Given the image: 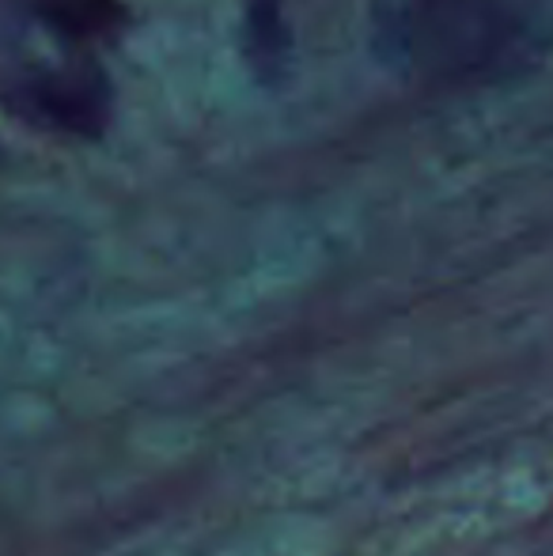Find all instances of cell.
<instances>
[{"label":"cell","instance_id":"cell-2","mask_svg":"<svg viewBox=\"0 0 553 556\" xmlns=\"http://www.w3.org/2000/svg\"><path fill=\"white\" fill-rule=\"evenodd\" d=\"M4 99L38 129L76 132V137H99L111 117V88L91 61H65L15 76L4 88Z\"/></svg>","mask_w":553,"mask_h":556},{"label":"cell","instance_id":"cell-1","mask_svg":"<svg viewBox=\"0 0 553 556\" xmlns=\"http://www.w3.org/2000/svg\"><path fill=\"white\" fill-rule=\"evenodd\" d=\"M376 53L420 84H493L535 68L553 46L542 0H376Z\"/></svg>","mask_w":553,"mask_h":556},{"label":"cell","instance_id":"cell-3","mask_svg":"<svg viewBox=\"0 0 553 556\" xmlns=\"http://www.w3.org/2000/svg\"><path fill=\"white\" fill-rule=\"evenodd\" d=\"M285 0H251V15H247V53H251L254 68L266 80L285 73L288 58V30H285Z\"/></svg>","mask_w":553,"mask_h":556}]
</instances>
